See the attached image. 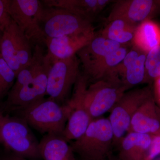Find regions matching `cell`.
<instances>
[{
	"label": "cell",
	"instance_id": "cell-1",
	"mask_svg": "<svg viewBox=\"0 0 160 160\" xmlns=\"http://www.w3.org/2000/svg\"><path fill=\"white\" fill-rule=\"evenodd\" d=\"M128 89L119 78L108 77L88 83L80 73L73 94L79 98L92 119L100 118L112 107Z\"/></svg>",
	"mask_w": 160,
	"mask_h": 160
},
{
	"label": "cell",
	"instance_id": "cell-2",
	"mask_svg": "<svg viewBox=\"0 0 160 160\" xmlns=\"http://www.w3.org/2000/svg\"><path fill=\"white\" fill-rule=\"evenodd\" d=\"M70 111L68 103L61 105L49 97L12 112L42 134L62 136Z\"/></svg>",
	"mask_w": 160,
	"mask_h": 160
},
{
	"label": "cell",
	"instance_id": "cell-3",
	"mask_svg": "<svg viewBox=\"0 0 160 160\" xmlns=\"http://www.w3.org/2000/svg\"><path fill=\"white\" fill-rule=\"evenodd\" d=\"M29 125L18 116L0 111V142L7 151L29 159H41L39 144Z\"/></svg>",
	"mask_w": 160,
	"mask_h": 160
},
{
	"label": "cell",
	"instance_id": "cell-4",
	"mask_svg": "<svg viewBox=\"0 0 160 160\" xmlns=\"http://www.w3.org/2000/svg\"><path fill=\"white\" fill-rule=\"evenodd\" d=\"M113 133L109 119L92 120L86 132L69 144L82 160H102L111 155Z\"/></svg>",
	"mask_w": 160,
	"mask_h": 160
},
{
	"label": "cell",
	"instance_id": "cell-5",
	"mask_svg": "<svg viewBox=\"0 0 160 160\" xmlns=\"http://www.w3.org/2000/svg\"><path fill=\"white\" fill-rule=\"evenodd\" d=\"M40 22L46 38L95 32L92 21L62 8L43 6Z\"/></svg>",
	"mask_w": 160,
	"mask_h": 160
},
{
	"label": "cell",
	"instance_id": "cell-6",
	"mask_svg": "<svg viewBox=\"0 0 160 160\" xmlns=\"http://www.w3.org/2000/svg\"><path fill=\"white\" fill-rule=\"evenodd\" d=\"M151 85L127 91L112 107L109 120L113 133V147L118 148L127 133L135 113L147 100L153 96Z\"/></svg>",
	"mask_w": 160,
	"mask_h": 160
},
{
	"label": "cell",
	"instance_id": "cell-7",
	"mask_svg": "<svg viewBox=\"0 0 160 160\" xmlns=\"http://www.w3.org/2000/svg\"><path fill=\"white\" fill-rule=\"evenodd\" d=\"M49 61L51 65L48 73L47 95L59 104L65 105L69 100L72 89L81 73L79 60L76 55L66 59Z\"/></svg>",
	"mask_w": 160,
	"mask_h": 160
},
{
	"label": "cell",
	"instance_id": "cell-8",
	"mask_svg": "<svg viewBox=\"0 0 160 160\" xmlns=\"http://www.w3.org/2000/svg\"><path fill=\"white\" fill-rule=\"evenodd\" d=\"M32 45L13 20L5 28L0 38V53L16 75L31 63Z\"/></svg>",
	"mask_w": 160,
	"mask_h": 160
},
{
	"label": "cell",
	"instance_id": "cell-9",
	"mask_svg": "<svg viewBox=\"0 0 160 160\" xmlns=\"http://www.w3.org/2000/svg\"><path fill=\"white\" fill-rule=\"evenodd\" d=\"M43 7L38 0H11L9 13L32 46L45 48L46 37L40 22Z\"/></svg>",
	"mask_w": 160,
	"mask_h": 160
},
{
	"label": "cell",
	"instance_id": "cell-10",
	"mask_svg": "<svg viewBox=\"0 0 160 160\" xmlns=\"http://www.w3.org/2000/svg\"><path fill=\"white\" fill-rule=\"evenodd\" d=\"M51 62L46 56L33 77L18 91L7 95L5 109L13 112L26 108L47 95L48 73Z\"/></svg>",
	"mask_w": 160,
	"mask_h": 160
},
{
	"label": "cell",
	"instance_id": "cell-11",
	"mask_svg": "<svg viewBox=\"0 0 160 160\" xmlns=\"http://www.w3.org/2000/svg\"><path fill=\"white\" fill-rule=\"evenodd\" d=\"M160 12V1L118 0L115 1L107 21L119 19L138 26Z\"/></svg>",
	"mask_w": 160,
	"mask_h": 160
},
{
	"label": "cell",
	"instance_id": "cell-12",
	"mask_svg": "<svg viewBox=\"0 0 160 160\" xmlns=\"http://www.w3.org/2000/svg\"><path fill=\"white\" fill-rule=\"evenodd\" d=\"M95 33L67 35L55 38H46V56L49 60L66 59L76 55L83 47L90 42Z\"/></svg>",
	"mask_w": 160,
	"mask_h": 160
},
{
	"label": "cell",
	"instance_id": "cell-13",
	"mask_svg": "<svg viewBox=\"0 0 160 160\" xmlns=\"http://www.w3.org/2000/svg\"><path fill=\"white\" fill-rule=\"evenodd\" d=\"M160 136V107L153 96L138 109L130 122L128 132Z\"/></svg>",
	"mask_w": 160,
	"mask_h": 160
},
{
	"label": "cell",
	"instance_id": "cell-14",
	"mask_svg": "<svg viewBox=\"0 0 160 160\" xmlns=\"http://www.w3.org/2000/svg\"><path fill=\"white\" fill-rule=\"evenodd\" d=\"M70 107L62 135L68 142L79 138L86 132L92 119L79 98L72 93L67 102Z\"/></svg>",
	"mask_w": 160,
	"mask_h": 160
},
{
	"label": "cell",
	"instance_id": "cell-15",
	"mask_svg": "<svg viewBox=\"0 0 160 160\" xmlns=\"http://www.w3.org/2000/svg\"><path fill=\"white\" fill-rule=\"evenodd\" d=\"M152 137L130 132L126 133L118 146L119 160H147Z\"/></svg>",
	"mask_w": 160,
	"mask_h": 160
},
{
	"label": "cell",
	"instance_id": "cell-16",
	"mask_svg": "<svg viewBox=\"0 0 160 160\" xmlns=\"http://www.w3.org/2000/svg\"><path fill=\"white\" fill-rule=\"evenodd\" d=\"M122 46L116 42L96 35L90 42L80 49L76 55L84 69Z\"/></svg>",
	"mask_w": 160,
	"mask_h": 160
},
{
	"label": "cell",
	"instance_id": "cell-17",
	"mask_svg": "<svg viewBox=\"0 0 160 160\" xmlns=\"http://www.w3.org/2000/svg\"><path fill=\"white\" fill-rule=\"evenodd\" d=\"M39 150L44 160H78L70 144L61 135H44L39 142Z\"/></svg>",
	"mask_w": 160,
	"mask_h": 160
},
{
	"label": "cell",
	"instance_id": "cell-18",
	"mask_svg": "<svg viewBox=\"0 0 160 160\" xmlns=\"http://www.w3.org/2000/svg\"><path fill=\"white\" fill-rule=\"evenodd\" d=\"M129 52L123 46L83 69L82 73L88 83H92L109 76L112 69L119 64Z\"/></svg>",
	"mask_w": 160,
	"mask_h": 160
},
{
	"label": "cell",
	"instance_id": "cell-19",
	"mask_svg": "<svg viewBox=\"0 0 160 160\" xmlns=\"http://www.w3.org/2000/svg\"><path fill=\"white\" fill-rule=\"evenodd\" d=\"M41 2L45 7L66 9L92 21L102 11L98 0H43Z\"/></svg>",
	"mask_w": 160,
	"mask_h": 160
},
{
	"label": "cell",
	"instance_id": "cell-20",
	"mask_svg": "<svg viewBox=\"0 0 160 160\" xmlns=\"http://www.w3.org/2000/svg\"><path fill=\"white\" fill-rule=\"evenodd\" d=\"M132 44L146 53L160 45V26L151 20L141 23L137 27Z\"/></svg>",
	"mask_w": 160,
	"mask_h": 160
},
{
	"label": "cell",
	"instance_id": "cell-21",
	"mask_svg": "<svg viewBox=\"0 0 160 160\" xmlns=\"http://www.w3.org/2000/svg\"><path fill=\"white\" fill-rule=\"evenodd\" d=\"M137 27L125 20L115 19L108 22L100 35L126 46V44L132 43Z\"/></svg>",
	"mask_w": 160,
	"mask_h": 160
},
{
	"label": "cell",
	"instance_id": "cell-22",
	"mask_svg": "<svg viewBox=\"0 0 160 160\" xmlns=\"http://www.w3.org/2000/svg\"><path fill=\"white\" fill-rule=\"evenodd\" d=\"M147 53L142 51L137 59L127 68L121 79L128 90L133 86L144 83L145 78V62Z\"/></svg>",
	"mask_w": 160,
	"mask_h": 160
},
{
	"label": "cell",
	"instance_id": "cell-23",
	"mask_svg": "<svg viewBox=\"0 0 160 160\" xmlns=\"http://www.w3.org/2000/svg\"><path fill=\"white\" fill-rule=\"evenodd\" d=\"M145 70L144 83L151 85L160 76V45L152 49L147 53Z\"/></svg>",
	"mask_w": 160,
	"mask_h": 160
},
{
	"label": "cell",
	"instance_id": "cell-24",
	"mask_svg": "<svg viewBox=\"0 0 160 160\" xmlns=\"http://www.w3.org/2000/svg\"><path fill=\"white\" fill-rule=\"evenodd\" d=\"M15 79L14 72L3 59L0 53V102L8 95Z\"/></svg>",
	"mask_w": 160,
	"mask_h": 160
},
{
	"label": "cell",
	"instance_id": "cell-25",
	"mask_svg": "<svg viewBox=\"0 0 160 160\" xmlns=\"http://www.w3.org/2000/svg\"><path fill=\"white\" fill-rule=\"evenodd\" d=\"M11 0H0V36L11 22L9 13V7Z\"/></svg>",
	"mask_w": 160,
	"mask_h": 160
},
{
	"label": "cell",
	"instance_id": "cell-26",
	"mask_svg": "<svg viewBox=\"0 0 160 160\" xmlns=\"http://www.w3.org/2000/svg\"><path fill=\"white\" fill-rule=\"evenodd\" d=\"M152 137L147 160H152L160 154V136Z\"/></svg>",
	"mask_w": 160,
	"mask_h": 160
},
{
	"label": "cell",
	"instance_id": "cell-27",
	"mask_svg": "<svg viewBox=\"0 0 160 160\" xmlns=\"http://www.w3.org/2000/svg\"><path fill=\"white\" fill-rule=\"evenodd\" d=\"M0 160H35L29 159L20 156L14 153L7 151L4 154L0 155Z\"/></svg>",
	"mask_w": 160,
	"mask_h": 160
},
{
	"label": "cell",
	"instance_id": "cell-28",
	"mask_svg": "<svg viewBox=\"0 0 160 160\" xmlns=\"http://www.w3.org/2000/svg\"><path fill=\"white\" fill-rule=\"evenodd\" d=\"M153 95L156 102L160 107V76L154 82Z\"/></svg>",
	"mask_w": 160,
	"mask_h": 160
},
{
	"label": "cell",
	"instance_id": "cell-29",
	"mask_svg": "<svg viewBox=\"0 0 160 160\" xmlns=\"http://www.w3.org/2000/svg\"><path fill=\"white\" fill-rule=\"evenodd\" d=\"M78 160H80V159H78ZM102 160H115L113 158H112V156L110 155V156L108 157H107V158H106L104 159H102Z\"/></svg>",
	"mask_w": 160,
	"mask_h": 160
},
{
	"label": "cell",
	"instance_id": "cell-30",
	"mask_svg": "<svg viewBox=\"0 0 160 160\" xmlns=\"http://www.w3.org/2000/svg\"><path fill=\"white\" fill-rule=\"evenodd\" d=\"M1 38V36H0V38Z\"/></svg>",
	"mask_w": 160,
	"mask_h": 160
},
{
	"label": "cell",
	"instance_id": "cell-31",
	"mask_svg": "<svg viewBox=\"0 0 160 160\" xmlns=\"http://www.w3.org/2000/svg\"></svg>",
	"mask_w": 160,
	"mask_h": 160
}]
</instances>
